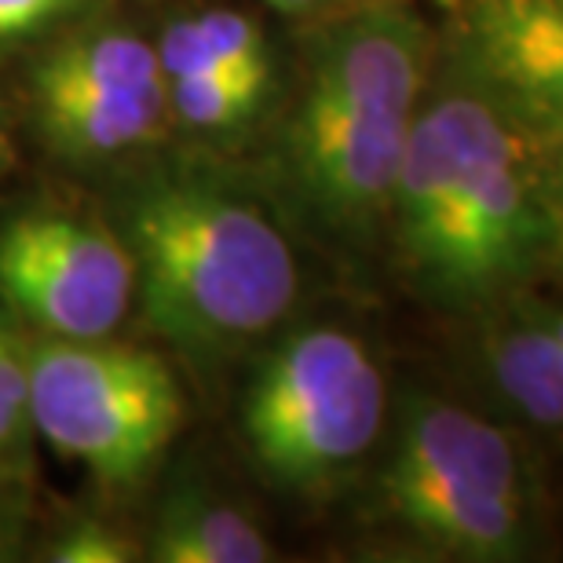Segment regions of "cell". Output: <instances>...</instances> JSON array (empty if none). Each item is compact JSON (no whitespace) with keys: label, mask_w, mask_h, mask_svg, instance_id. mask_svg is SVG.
<instances>
[{"label":"cell","mask_w":563,"mask_h":563,"mask_svg":"<svg viewBox=\"0 0 563 563\" xmlns=\"http://www.w3.org/2000/svg\"><path fill=\"white\" fill-rule=\"evenodd\" d=\"M487 314L479 352L498 399L523 421L563 432V341L523 292Z\"/></svg>","instance_id":"obj_9"},{"label":"cell","mask_w":563,"mask_h":563,"mask_svg":"<svg viewBox=\"0 0 563 563\" xmlns=\"http://www.w3.org/2000/svg\"><path fill=\"white\" fill-rule=\"evenodd\" d=\"M85 0H0V41L33 37L74 15Z\"/></svg>","instance_id":"obj_17"},{"label":"cell","mask_w":563,"mask_h":563,"mask_svg":"<svg viewBox=\"0 0 563 563\" xmlns=\"http://www.w3.org/2000/svg\"><path fill=\"white\" fill-rule=\"evenodd\" d=\"M143 319L190 355L261 341L300 292L297 250L250 190L209 173L157 176L121 217Z\"/></svg>","instance_id":"obj_3"},{"label":"cell","mask_w":563,"mask_h":563,"mask_svg":"<svg viewBox=\"0 0 563 563\" xmlns=\"http://www.w3.org/2000/svg\"><path fill=\"white\" fill-rule=\"evenodd\" d=\"M41 136L74 162L140 151L162 132L168 96L157 92H33Z\"/></svg>","instance_id":"obj_10"},{"label":"cell","mask_w":563,"mask_h":563,"mask_svg":"<svg viewBox=\"0 0 563 563\" xmlns=\"http://www.w3.org/2000/svg\"><path fill=\"white\" fill-rule=\"evenodd\" d=\"M0 297L44 336L96 341L125 322L136 264L125 239L63 209H33L0 228Z\"/></svg>","instance_id":"obj_7"},{"label":"cell","mask_w":563,"mask_h":563,"mask_svg":"<svg viewBox=\"0 0 563 563\" xmlns=\"http://www.w3.org/2000/svg\"><path fill=\"white\" fill-rule=\"evenodd\" d=\"M272 556V542L250 512L198 490L168 498L154 520L151 560L157 563H264Z\"/></svg>","instance_id":"obj_12"},{"label":"cell","mask_w":563,"mask_h":563,"mask_svg":"<svg viewBox=\"0 0 563 563\" xmlns=\"http://www.w3.org/2000/svg\"><path fill=\"white\" fill-rule=\"evenodd\" d=\"M8 556V542H4V534H0V560Z\"/></svg>","instance_id":"obj_21"},{"label":"cell","mask_w":563,"mask_h":563,"mask_svg":"<svg viewBox=\"0 0 563 563\" xmlns=\"http://www.w3.org/2000/svg\"><path fill=\"white\" fill-rule=\"evenodd\" d=\"M132 556L136 553H132L129 538L99 520L66 527L48 549V560L55 563H129Z\"/></svg>","instance_id":"obj_16"},{"label":"cell","mask_w":563,"mask_h":563,"mask_svg":"<svg viewBox=\"0 0 563 563\" xmlns=\"http://www.w3.org/2000/svg\"><path fill=\"white\" fill-rule=\"evenodd\" d=\"M165 88L154 44L129 30H81L59 41L33 74V92H157Z\"/></svg>","instance_id":"obj_11"},{"label":"cell","mask_w":563,"mask_h":563,"mask_svg":"<svg viewBox=\"0 0 563 563\" xmlns=\"http://www.w3.org/2000/svg\"><path fill=\"white\" fill-rule=\"evenodd\" d=\"M385 516L435 556L505 563L531 553V487L501 424L413 396L377 479Z\"/></svg>","instance_id":"obj_4"},{"label":"cell","mask_w":563,"mask_h":563,"mask_svg":"<svg viewBox=\"0 0 563 563\" xmlns=\"http://www.w3.org/2000/svg\"><path fill=\"white\" fill-rule=\"evenodd\" d=\"M450 48L538 143L563 151V0H457Z\"/></svg>","instance_id":"obj_8"},{"label":"cell","mask_w":563,"mask_h":563,"mask_svg":"<svg viewBox=\"0 0 563 563\" xmlns=\"http://www.w3.org/2000/svg\"><path fill=\"white\" fill-rule=\"evenodd\" d=\"M275 11H282V15H292V19H303V15H314V11L330 8L333 0H267Z\"/></svg>","instance_id":"obj_19"},{"label":"cell","mask_w":563,"mask_h":563,"mask_svg":"<svg viewBox=\"0 0 563 563\" xmlns=\"http://www.w3.org/2000/svg\"><path fill=\"white\" fill-rule=\"evenodd\" d=\"M549 146L450 48L428 74L388 223L413 289L450 311L498 308L549 253Z\"/></svg>","instance_id":"obj_1"},{"label":"cell","mask_w":563,"mask_h":563,"mask_svg":"<svg viewBox=\"0 0 563 563\" xmlns=\"http://www.w3.org/2000/svg\"><path fill=\"white\" fill-rule=\"evenodd\" d=\"M26 358L33 428L110 487L140 479L184 424L179 385L154 352L44 336Z\"/></svg>","instance_id":"obj_6"},{"label":"cell","mask_w":563,"mask_h":563,"mask_svg":"<svg viewBox=\"0 0 563 563\" xmlns=\"http://www.w3.org/2000/svg\"><path fill=\"white\" fill-rule=\"evenodd\" d=\"M545 201H549V253H545V264H553L556 272L563 275V151H549Z\"/></svg>","instance_id":"obj_18"},{"label":"cell","mask_w":563,"mask_h":563,"mask_svg":"<svg viewBox=\"0 0 563 563\" xmlns=\"http://www.w3.org/2000/svg\"><path fill=\"white\" fill-rule=\"evenodd\" d=\"M428 74L432 37L402 0H363L311 33L282 162L319 228L363 242L388 223Z\"/></svg>","instance_id":"obj_2"},{"label":"cell","mask_w":563,"mask_h":563,"mask_svg":"<svg viewBox=\"0 0 563 563\" xmlns=\"http://www.w3.org/2000/svg\"><path fill=\"white\" fill-rule=\"evenodd\" d=\"M11 162V140H8V125H4V110H0V173Z\"/></svg>","instance_id":"obj_20"},{"label":"cell","mask_w":563,"mask_h":563,"mask_svg":"<svg viewBox=\"0 0 563 563\" xmlns=\"http://www.w3.org/2000/svg\"><path fill=\"white\" fill-rule=\"evenodd\" d=\"M275 88V63L220 66L165 81L168 110L195 132H234L261 114Z\"/></svg>","instance_id":"obj_14"},{"label":"cell","mask_w":563,"mask_h":563,"mask_svg":"<svg viewBox=\"0 0 563 563\" xmlns=\"http://www.w3.org/2000/svg\"><path fill=\"white\" fill-rule=\"evenodd\" d=\"M385 413V374L369 347L341 325H300L256 366L242 428L264 476L322 490L377 446Z\"/></svg>","instance_id":"obj_5"},{"label":"cell","mask_w":563,"mask_h":563,"mask_svg":"<svg viewBox=\"0 0 563 563\" xmlns=\"http://www.w3.org/2000/svg\"><path fill=\"white\" fill-rule=\"evenodd\" d=\"M30 428H33V413H30L26 344L0 322V468H8L22 454Z\"/></svg>","instance_id":"obj_15"},{"label":"cell","mask_w":563,"mask_h":563,"mask_svg":"<svg viewBox=\"0 0 563 563\" xmlns=\"http://www.w3.org/2000/svg\"><path fill=\"white\" fill-rule=\"evenodd\" d=\"M165 81L190 74L220 70V66L275 63L261 22L234 8H206L195 15L168 22L154 44Z\"/></svg>","instance_id":"obj_13"}]
</instances>
